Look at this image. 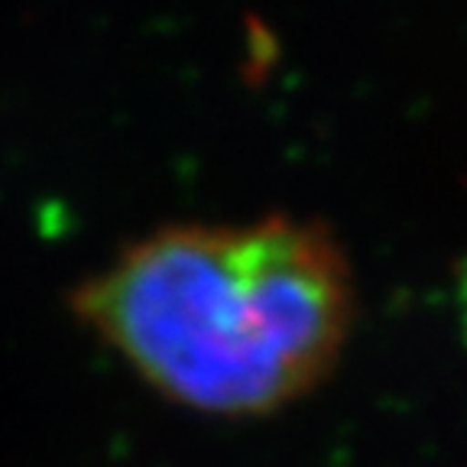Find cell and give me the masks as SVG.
Returning a JSON list of instances; mask_svg holds the SVG:
<instances>
[{
    "label": "cell",
    "mask_w": 467,
    "mask_h": 467,
    "mask_svg": "<svg viewBox=\"0 0 467 467\" xmlns=\"http://www.w3.org/2000/svg\"><path fill=\"white\" fill-rule=\"evenodd\" d=\"M72 308L175 406L270 416L335 370L354 325V279L315 221L175 224L88 276Z\"/></svg>",
    "instance_id": "1"
}]
</instances>
